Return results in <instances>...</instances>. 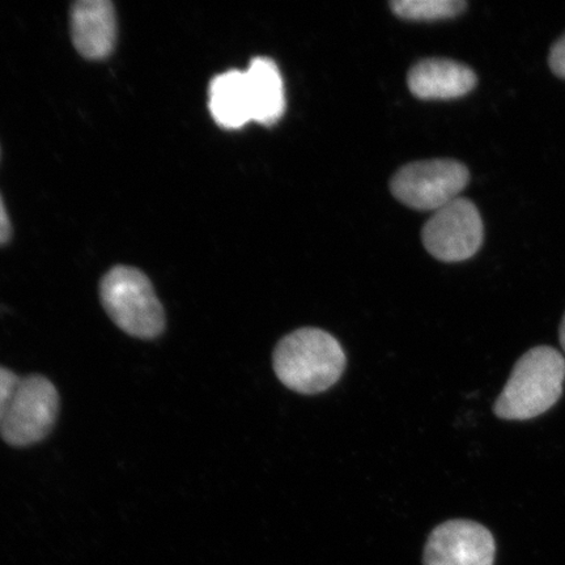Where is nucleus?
<instances>
[{"label":"nucleus","mask_w":565,"mask_h":565,"mask_svg":"<svg viewBox=\"0 0 565 565\" xmlns=\"http://www.w3.org/2000/svg\"><path fill=\"white\" fill-rule=\"evenodd\" d=\"M548 63L553 73L565 79V34L551 47Z\"/></svg>","instance_id":"nucleus-14"},{"label":"nucleus","mask_w":565,"mask_h":565,"mask_svg":"<svg viewBox=\"0 0 565 565\" xmlns=\"http://www.w3.org/2000/svg\"><path fill=\"white\" fill-rule=\"evenodd\" d=\"M478 83L475 71L450 60H424L409 71L408 88L422 100H454L468 95Z\"/></svg>","instance_id":"nucleus-9"},{"label":"nucleus","mask_w":565,"mask_h":565,"mask_svg":"<svg viewBox=\"0 0 565 565\" xmlns=\"http://www.w3.org/2000/svg\"><path fill=\"white\" fill-rule=\"evenodd\" d=\"M60 413V394L39 374L19 380L0 423V435L12 447H30L52 433Z\"/></svg>","instance_id":"nucleus-4"},{"label":"nucleus","mask_w":565,"mask_h":565,"mask_svg":"<svg viewBox=\"0 0 565 565\" xmlns=\"http://www.w3.org/2000/svg\"><path fill=\"white\" fill-rule=\"evenodd\" d=\"M497 543L490 530L478 522L451 520L430 533L424 548V565H493Z\"/></svg>","instance_id":"nucleus-7"},{"label":"nucleus","mask_w":565,"mask_h":565,"mask_svg":"<svg viewBox=\"0 0 565 565\" xmlns=\"http://www.w3.org/2000/svg\"><path fill=\"white\" fill-rule=\"evenodd\" d=\"M20 377L10 370L0 366V423L10 405L13 392L19 384Z\"/></svg>","instance_id":"nucleus-13"},{"label":"nucleus","mask_w":565,"mask_h":565,"mask_svg":"<svg viewBox=\"0 0 565 565\" xmlns=\"http://www.w3.org/2000/svg\"><path fill=\"white\" fill-rule=\"evenodd\" d=\"M483 222L475 203L457 198L424 225L426 249L444 263H462L475 257L483 244Z\"/></svg>","instance_id":"nucleus-6"},{"label":"nucleus","mask_w":565,"mask_h":565,"mask_svg":"<svg viewBox=\"0 0 565 565\" xmlns=\"http://www.w3.org/2000/svg\"><path fill=\"white\" fill-rule=\"evenodd\" d=\"M559 339H561L562 348L565 352V315H564L562 323H561Z\"/></svg>","instance_id":"nucleus-16"},{"label":"nucleus","mask_w":565,"mask_h":565,"mask_svg":"<svg viewBox=\"0 0 565 565\" xmlns=\"http://www.w3.org/2000/svg\"><path fill=\"white\" fill-rule=\"evenodd\" d=\"M273 362L282 385L296 393L318 394L341 379L345 355L341 343L327 331L303 328L281 339Z\"/></svg>","instance_id":"nucleus-1"},{"label":"nucleus","mask_w":565,"mask_h":565,"mask_svg":"<svg viewBox=\"0 0 565 565\" xmlns=\"http://www.w3.org/2000/svg\"><path fill=\"white\" fill-rule=\"evenodd\" d=\"M11 222L9 214H7V210L4 206V202L2 200V195H0V245L9 242L11 237Z\"/></svg>","instance_id":"nucleus-15"},{"label":"nucleus","mask_w":565,"mask_h":565,"mask_svg":"<svg viewBox=\"0 0 565 565\" xmlns=\"http://www.w3.org/2000/svg\"><path fill=\"white\" fill-rule=\"evenodd\" d=\"M100 298L106 313L126 334L153 339L166 329L164 308L151 280L138 268H111L102 280Z\"/></svg>","instance_id":"nucleus-3"},{"label":"nucleus","mask_w":565,"mask_h":565,"mask_svg":"<svg viewBox=\"0 0 565 565\" xmlns=\"http://www.w3.org/2000/svg\"><path fill=\"white\" fill-rule=\"evenodd\" d=\"M395 15L407 20H441L461 15L468 7L463 0H395Z\"/></svg>","instance_id":"nucleus-12"},{"label":"nucleus","mask_w":565,"mask_h":565,"mask_svg":"<svg viewBox=\"0 0 565 565\" xmlns=\"http://www.w3.org/2000/svg\"><path fill=\"white\" fill-rule=\"evenodd\" d=\"M469 180V169L461 162L427 160L402 168L393 177L391 189L408 207L437 211L457 200Z\"/></svg>","instance_id":"nucleus-5"},{"label":"nucleus","mask_w":565,"mask_h":565,"mask_svg":"<svg viewBox=\"0 0 565 565\" xmlns=\"http://www.w3.org/2000/svg\"><path fill=\"white\" fill-rule=\"evenodd\" d=\"M71 34L84 58L103 60L115 49L117 17L108 0H81L71 11Z\"/></svg>","instance_id":"nucleus-8"},{"label":"nucleus","mask_w":565,"mask_h":565,"mask_svg":"<svg viewBox=\"0 0 565 565\" xmlns=\"http://www.w3.org/2000/svg\"><path fill=\"white\" fill-rule=\"evenodd\" d=\"M210 111L224 129H242L253 121L249 84L245 71L230 70L210 84Z\"/></svg>","instance_id":"nucleus-10"},{"label":"nucleus","mask_w":565,"mask_h":565,"mask_svg":"<svg viewBox=\"0 0 565 565\" xmlns=\"http://www.w3.org/2000/svg\"><path fill=\"white\" fill-rule=\"evenodd\" d=\"M253 106V121L273 126L286 109L285 84L280 71L270 58L258 56L245 71Z\"/></svg>","instance_id":"nucleus-11"},{"label":"nucleus","mask_w":565,"mask_h":565,"mask_svg":"<svg viewBox=\"0 0 565 565\" xmlns=\"http://www.w3.org/2000/svg\"><path fill=\"white\" fill-rule=\"evenodd\" d=\"M565 359L550 345H539L522 355L493 412L505 420L536 418L557 404L563 394Z\"/></svg>","instance_id":"nucleus-2"}]
</instances>
